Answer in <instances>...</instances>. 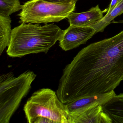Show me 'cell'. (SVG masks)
I'll return each mask as SVG.
<instances>
[{
	"label": "cell",
	"mask_w": 123,
	"mask_h": 123,
	"mask_svg": "<svg viewBox=\"0 0 123 123\" xmlns=\"http://www.w3.org/2000/svg\"><path fill=\"white\" fill-rule=\"evenodd\" d=\"M68 120V123H112L98 104L70 112Z\"/></svg>",
	"instance_id": "cell-7"
},
{
	"label": "cell",
	"mask_w": 123,
	"mask_h": 123,
	"mask_svg": "<svg viewBox=\"0 0 123 123\" xmlns=\"http://www.w3.org/2000/svg\"><path fill=\"white\" fill-rule=\"evenodd\" d=\"M19 0H0V16H10L22 9Z\"/></svg>",
	"instance_id": "cell-13"
},
{
	"label": "cell",
	"mask_w": 123,
	"mask_h": 123,
	"mask_svg": "<svg viewBox=\"0 0 123 123\" xmlns=\"http://www.w3.org/2000/svg\"><path fill=\"white\" fill-rule=\"evenodd\" d=\"M102 106L112 123H123V93L115 95Z\"/></svg>",
	"instance_id": "cell-10"
},
{
	"label": "cell",
	"mask_w": 123,
	"mask_h": 123,
	"mask_svg": "<svg viewBox=\"0 0 123 123\" xmlns=\"http://www.w3.org/2000/svg\"><path fill=\"white\" fill-rule=\"evenodd\" d=\"M45 1H48L51 2L59 4H68L72 2H76L78 0H44Z\"/></svg>",
	"instance_id": "cell-14"
},
{
	"label": "cell",
	"mask_w": 123,
	"mask_h": 123,
	"mask_svg": "<svg viewBox=\"0 0 123 123\" xmlns=\"http://www.w3.org/2000/svg\"><path fill=\"white\" fill-rule=\"evenodd\" d=\"M54 123L53 121L47 118L43 117H38L37 118L34 123Z\"/></svg>",
	"instance_id": "cell-15"
},
{
	"label": "cell",
	"mask_w": 123,
	"mask_h": 123,
	"mask_svg": "<svg viewBox=\"0 0 123 123\" xmlns=\"http://www.w3.org/2000/svg\"><path fill=\"white\" fill-rule=\"evenodd\" d=\"M76 3L59 4L44 0H30L22 5L18 16L21 22L26 23L59 22L75 10Z\"/></svg>",
	"instance_id": "cell-5"
},
{
	"label": "cell",
	"mask_w": 123,
	"mask_h": 123,
	"mask_svg": "<svg viewBox=\"0 0 123 123\" xmlns=\"http://www.w3.org/2000/svg\"><path fill=\"white\" fill-rule=\"evenodd\" d=\"M121 0H111L109 7L107 8L108 11L107 13L109 12L112 9H113Z\"/></svg>",
	"instance_id": "cell-16"
},
{
	"label": "cell",
	"mask_w": 123,
	"mask_h": 123,
	"mask_svg": "<svg viewBox=\"0 0 123 123\" xmlns=\"http://www.w3.org/2000/svg\"><path fill=\"white\" fill-rule=\"evenodd\" d=\"M107 11L108 9L101 11L98 5L86 12L79 13L72 12L67 18L70 25L88 27L101 20L104 17V13Z\"/></svg>",
	"instance_id": "cell-8"
},
{
	"label": "cell",
	"mask_w": 123,
	"mask_h": 123,
	"mask_svg": "<svg viewBox=\"0 0 123 123\" xmlns=\"http://www.w3.org/2000/svg\"><path fill=\"white\" fill-rule=\"evenodd\" d=\"M123 80V31L80 50L64 69L57 95L67 104L114 90Z\"/></svg>",
	"instance_id": "cell-1"
},
{
	"label": "cell",
	"mask_w": 123,
	"mask_h": 123,
	"mask_svg": "<svg viewBox=\"0 0 123 123\" xmlns=\"http://www.w3.org/2000/svg\"><path fill=\"white\" fill-rule=\"evenodd\" d=\"M95 34L90 26L83 27L70 25L64 31L59 40V46L62 50L68 51L84 44Z\"/></svg>",
	"instance_id": "cell-6"
},
{
	"label": "cell",
	"mask_w": 123,
	"mask_h": 123,
	"mask_svg": "<svg viewBox=\"0 0 123 123\" xmlns=\"http://www.w3.org/2000/svg\"><path fill=\"white\" fill-rule=\"evenodd\" d=\"M116 95L114 90L108 92L80 98L67 104L69 112L95 104L103 105Z\"/></svg>",
	"instance_id": "cell-9"
},
{
	"label": "cell",
	"mask_w": 123,
	"mask_h": 123,
	"mask_svg": "<svg viewBox=\"0 0 123 123\" xmlns=\"http://www.w3.org/2000/svg\"><path fill=\"white\" fill-rule=\"evenodd\" d=\"M26 118L34 123L38 117L47 118L56 123H68L67 104L59 99L56 92L49 88H41L34 92L24 108Z\"/></svg>",
	"instance_id": "cell-4"
},
{
	"label": "cell",
	"mask_w": 123,
	"mask_h": 123,
	"mask_svg": "<svg viewBox=\"0 0 123 123\" xmlns=\"http://www.w3.org/2000/svg\"><path fill=\"white\" fill-rule=\"evenodd\" d=\"M37 75L33 71H26L18 77L12 73L0 77V123H9L22 99L31 88Z\"/></svg>",
	"instance_id": "cell-3"
},
{
	"label": "cell",
	"mask_w": 123,
	"mask_h": 123,
	"mask_svg": "<svg viewBox=\"0 0 123 123\" xmlns=\"http://www.w3.org/2000/svg\"><path fill=\"white\" fill-rule=\"evenodd\" d=\"M10 16H0V55L10 44L12 30Z\"/></svg>",
	"instance_id": "cell-11"
},
{
	"label": "cell",
	"mask_w": 123,
	"mask_h": 123,
	"mask_svg": "<svg viewBox=\"0 0 123 123\" xmlns=\"http://www.w3.org/2000/svg\"><path fill=\"white\" fill-rule=\"evenodd\" d=\"M123 13V0H121L116 6L109 12L106 13L101 20L90 27L94 29L95 34L98 32H103L112 21Z\"/></svg>",
	"instance_id": "cell-12"
},
{
	"label": "cell",
	"mask_w": 123,
	"mask_h": 123,
	"mask_svg": "<svg viewBox=\"0 0 123 123\" xmlns=\"http://www.w3.org/2000/svg\"><path fill=\"white\" fill-rule=\"evenodd\" d=\"M64 32L53 23L41 25L23 23L12 29L7 54L11 57H21L31 54H46Z\"/></svg>",
	"instance_id": "cell-2"
}]
</instances>
